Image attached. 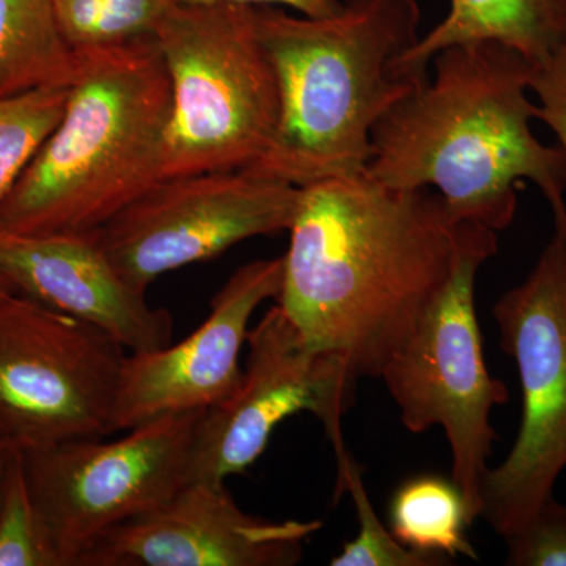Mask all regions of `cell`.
Instances as JSON below:
<instances>
[{"label": "cell", "mask_w": 566, "mask_h": 566, "mask_svg": "<svg viewBox=\"0 0 566 566\" xmlns=\"http://www.w3.org/2000/svg\"><path fill=\"white\" fill-rule=\"evenodd\" d=\"M277 305L307 345L379 378L444 289L458 223L433 189L368 175L303 186Z\"/></svg>", "instance_id": "1"}, {"label": "cell", "mask_w": 566, "mask_h": 566, "mask_svg": "<svg viewBox=\"0 0 566 566\" xmlns=\"http://www.w3.org/2000/svg\"><path fill=\"white\" fill-rule=\"evenodd\" d=\"M433 77L379 118L364 174L394 189H433L455 223L499 233L512 226L517 188L532 181L554 226L566 227V156L532 132L536 66L499 41L434 55Z\"/></svg>", "instance_id": "2"}, {"label": "cell", "mask_w": 566, "mask_h": 566, "mask_svg": "<svg viewBox=\"0 0 566 566\" xmlns=\"http://www.w3.org/2000/svg\"><path fill=\"white\" fill-rule=\"evenodd\" d=\"M331 17L256 7L279 84L277 128L252 172L303 188L364 174L379 118L417 85L398 59L420 39L417 0H342Z\"/></svg>", "instance_id": "3"}, {"label": "cell", "mask_w": 566, "mask_h": 566, "mask_svg": "<svg viewBox=\"0 0 566 566\" xmlns=\"http://www.w3.org/2000/svg\"><path fill=\"white\" fill-rule=\"evenodd\" d=\"M172 93L155 39L80 50L65 111L2 210L17 234L95 233L161 180Z\"/></svg>", "instance_id": "4"}, {"label": "cell", "mask_w": 566, "mask_h": 566, "mask_svg": "<svg viewBox=\"0 0 566 566\" xmlns=\"http://www.w3.org/2000/svg\"><path fill=\"white\" fill-rule=\"evenodd\" d=\"M153 39L172 93L161 178L252 169L281 111L256 7L177 0Z\"/></svg>", "instance_id": "5"}, {"label": "cell", "mask_w": 566, "mask_h": 566, "mask_svg": "<svg viewBox=\"0 0 566 566\" xmlns=\"http://www.w3.org/2000/svg\"><path fill=\"white\" fill-rule=\"evenodd\" d=\"M495 252L497 233L458 223L449 281L379 376L406 430H444L452 480L463 493L471 523L482 515V483L499 438L491 412L510 398L504 382L488 371L475 312L476 274Z\"/></svg>", "instance_id": "6"}, {"label": "cell", "mask_w": 566, "mask_h": 566, "mask_svg": "<svg viewBox=\"0 0 566 566\" xmlns=\"http://www.w3.org/2000/svg\"><path fill=\"white\" fill-rule=\"evenodd\" d=\"M493 316L523 389L515 444L482 483L480 517L505 538L554 495L566 468V227H556L534 270L499 297Z\"/></svg>", "instance_id": "7"}, {"label": "cell", "mask_w": 566, "mask_h": 566, "mask_svg": "<svg viewBox=\"0 0 566 566\" xmlns=\"http://www.w3.org/2000/svg\"><path fill=\"white\" fill-rule=\"evenodd\" d=\"M128 352L91 323L13 294L0 303V428L22 452L114 434Z\"/></svg>", "instance_id": "8"}, {"label": "cell", "mask_w": 566, "mask_h": 566, "mask_svg": "<svg viewBox=\"0 0 566 566\" xmlns=\"http://www.w3.org/2000/svg\"><path fill=\"white\" fill-rule=\"evenodd\" d=\"M202 412L161 416L109 442L74 439L21 450L33 501L63 566H81L107 532L159 509L188 485Z\"/></svg>", "instance_id": "9"}, {"label": "cell", "mask_w": 566, "mask_h": 566, "mask_svg": "<svg viewBox=\"0 0 566 566\" xmlns=\"http://www.w3.org/2000/svg\"><path fill=\"white\" fill-rule=\"evenodd\" d=\"M301 188L252 170L161 178L96 232L112 264L147 293L159 275L289 232Z\"/></svg>", "instance_id": "10"}, {"label": "cell", "mask_w": 566, "mask_h": 566, "mask_svg": "<svg viewBox=\"0 0 566 566\" xmlns=\"http://www.w3.org/2000/svg\"><path fill=\"white\" fill-rule=\"evenodd\" d=\"M240 386L205 409L193 434L189 482L226 483L251 468L279 423L311 412L334 449L345 447L342 419L352 409L359 376L342 357L311 348L279 305L249 331Z\"/></svg>", "instance_id": "11"}, {"label": "cell", "mask_w": 566, "mask_h": 566, "mask_svg": "<svg viewBox=\"0 0 566 566\" xmlns=\"http://www.w3.org/2000/svg\"><path fill=\"white\" fill-rule=\"evenodd\" d=\"M282 281L283 256L244 264L216 293L210 315L189 337L155 352L128 354L112 419L114 434L227 400L243 378L240 359L252 315L264 301L277 300Z\"/></svg>", "instance_id": "12"}, {"label": "cell", "mask_w": 566, "mask_h": 566, "mask_svg": "<svg viewBox=\"0 0 566 566\" xmlns=\"http://www.w3.org/2000/svg\"><path fill=\"white\" fill-rule=\"evenodd\" d=\"M319 528L322 521L248 515L226 483L189 482L159 509L107 532L81 566H292Z\"/></svg>", "instance_id": "13"}, {"label": "cell", "mask_w": 566, "mask_h": 566, "mask_svg": "<svg viewBox=\"0 0 566 566\" xmlns=\"http://www.w3.org/2000/svg\"><path fill=\"white\" fill-rule=\"evenodd\" d=\"M0 274L17 293L99 327L129 354L172 344L174 318L112 264L95 233L0 230Z\"/></svg>", "instance_id": "14"}, {"label": "cell", "mask_w": 566, "mask_h": 566, "mask_svg": "<svg viewBox=\"0 0 566 566\" xmlns=\"http://www.w3.org/2000/svg\"><path fill=\"white\" fill-rule=\"evenodd\" d=\"M474 41H499L543 65L566 44V0H450L444 20L395 63V76L422 84L439 51Z\"/></svg>", "instance_id": "15"}, {"label": "cell", "mask_w": 566, "mask_h": 566, "mask_svg": "<svg viewBox=\"0 0 566 566\" xmlns=\"http://www.w3.org/2000/svg\"><path fill=\"white\" fill-rule=\"evenodd\" d=\"M80 71L51 0H0V98L70 88Z\"/></svg>", "instance_id": "16"}, {"label": "cell", "mask_w": 566, "mask_h": 566, "mask_svg": "<svg viewBox=\"0 0 566 566\" xmlns=\"http://www.w3.org/2000/svg\"><path fill=\"white\" fill-rule=\"evenodd\" d=\"M468 505L453 480L419 475L398 488L390 504V526L398 542L417 553L446 558L479 554L465 538Z\"/></svg>", "instance_id": "17"}, {"label": "cell", "mask_w": 566, "mask_h": 566, "mask_svg": "<svg viewBox=\"0 0 566 566\" xmlns=\"http://www.w3.org/2000/svg\"><path fill=\"white\" fill-rule=\"evenodd\" d=\"M177 0H51L74 50L151 39Z\"/></svg>", "instance_id": "18"}, {"label": "cell", "mask_w": 566, "mask_h": 566, "mask_svg": "<svg viewBox=\"0 0 566 566\" xmlns=\"http://www.w3.org/2000/svg\"><path fill=\"white\" fill-rule=\"evenodd\" d=\"M70 88L0 98V210L25 167L61 122Z\"/></svg>", "instance_id": "19"}, {"label": "cell", "mask_w": 566, "mask_h": 566, "mask_svg": "<svg viewBox=\"0 0 566 566\" xmlns=\"http://www.w3.org/2000/svg\"><path fill=\"white\" fill-rule=\"evenodd\" d=\"M0 566H63L14 447L0 491Z\"/></svg>", "instance_id": "20"}, {"label": "cell", "mask_w": 566, "mask_h": 566, "mask_svg": "<svg viewBox=\"0 0 566 566\" xmlns=\"http://www.w3.org/2000/svg\"><path fill=\"white\" fill-rule=\"evenodd\" d=\"M337 494L352 493L356 506L359 532L356 538L346 543L342 553L331 560L333 566H439L446 565V558L427 556L409 549L387 531L376 515L367 490H365L360 469L348 455L337 457Z\"/></svg>", "instance_id": "21"}, {"label": "cell", "mask_w": 566, "mask_h": 566, "mask_svg": "<svg viewBox=\"0 0 566 566\" xmlns=\"http://www.w3.org/2000/svg\"><path fill=\"white\" fill-rule=\"evenodd\" d=\"M505 565L566 566V505L554 495L517 531L505 536Z\"/></svg>", "instance_id": "22"}, {"label": "cell", "mask_w": 566, "mask_h": 566, "mask_svg": "<svg viewBox=\"0 0 566 566\" xmlns=\"http://www.w3.org/2000/svg\"><path fill=\"white\" fill-rule=\"evenodd\" d=\"M531 91L538 98L536 120L556 134L566 156V44L549 61L536 66Z\"/></svg>", "instance_id": "23"}, {"label": "cell", "mask_w": 566, "mask_h": 566, "mask_svg": "<svg viewBox=\"0 0 566 566\" xmlns=\"http://www.w3.org/2000/svg\"><path fill=\"white\" fill-rule=\"evenodd\" d=\"M180 2L191 3H212V2H229V3H244V6L255 7H289L296 11L297 14L308 18H324L337 13L342 9V0H180Z\"/></svg>", "instance_id": "24"}, {"label": "cell", "mask_w": 566, "mask_h": 566, "mask_svg": "<svg viewBox=\"0 0 566 566\" xmlns=\"http://www.w3.org/2000/svg\"><path fill=\"white\" fill-rule=\"evenodd\" d=\"M13 449L14 447L11 444L10 439L7 438V434L0 428V491H2L3 479H6L7 468H9Z\"/></svg>", "instance_id": "25"}, {"label": "cell", "mask_w": 566, "mask_h": 566, "mask_svg": "<svg viewBox=\"0 0 566 566\" xmlns=\"http://www.w3.org/2000/svg\"><path fill=\"white\" fill-rule=\"evenodd\" d=\"M13 294H17V290H14V286L11 285L2 274H0V303H2L3 300H7V297L13 296Z\"/></svg>", "instance_id": "26"}]
</instances>
